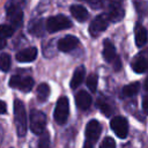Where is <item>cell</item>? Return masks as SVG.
<instances>
[{"mask_svg": "<svg viewBox=\"0 0 148 148\" xmlns=\"http://www.w3.org/2000/svg\"><path fill=\"white\" fill-rule=\"evenodd\" d=\"M14 123L17 135L20 138L24 136L27 133V114L24 104L20 99L14 101Z\"/></svg>", "mask_w": 148, "mask_h": 148, "instance_id": "cell-1", "label": "cell"}, {"mask_svg": "<svg viewBox=\"0 0 148 148\" xmlns=\"http://www.w3.org/2000/svg\"><path fill=\"white\" fill-rule=\"evenodd\" d=\"M6 13H7V18L12 23L13 28H17L22 24V22H23V12H22L20 5L16 1L9 0L6 3Z\"/></svg>", "mask_w": 148, "mask_h": 148, "instance_id": "cell-2", "label": "cell"}, {"mask_svg": "<svg viewBox=\"0 0 148 148\" xmlns=\"http://www.w3.org/2000/svg\"><path fill=\"white\" fill-rule=\"evenodd\" d=\"M72 27V22L68 17H66L65 15H56V16H51L47 18L46 23H45V29L53 34L57 32L59 30H65Z\"/></svg>", "mask_w": 148, "mask_h": 148, "instance_id": "cell-3", "label": "cell"}, {"mask_svg": "<svg viewBox=\"0 0 148 148\" xmlns=\"http://www.w3.org/2000/svg\"><path fill=\"white\" fill-rule=\"evenodd\" d=\"M69 114V104H68V99L66 96H61L56 104V109H54V119L58 124L62 125L67 121Z\"/></svg>", "mask_w": 148, "mask_h": 148, "instance_id": "cell-4", "label": "cell"}, {"mask_svg": "<svg viewBox=\"0 0 148 148\" xmlns=\"http://www.w3.org/2000/svg\"><path fill=\"white\" fill-rule=\"evenodd\" d=\"M45 126L46 116L38 110H32L30 112V130L35 134H40L45 131Z\"/></svg>", "mask_w": 148, "mask_h": 148, "instance_id": "cell-5", "label": "cell"}, {"mask_svg": "<svg viewBox=\"0 0 148 148\" xmlns=\"http://www.w3.org/2000/svg\"><path fill=\"white\" fill-rule=\"evenodd\" d=\"M9 86L13 88H17L23 92H28L34 87V79L30 76H20L13 75L9 80Z\"/></svg>", "mask_w": 148, "mask_h": 148, "instance_id": "cell-6", "label": "cell"}, {"mask_svg": "<svg viewBox=\"0 0 148 148\" xmlns=\"http://www.w3.org/2000/svg\"><path fill=\"white\" fill-rule=\"evenodd\" d=\"M109 22H110V20H109V17H108L106 14H101V15L96 16L91 21V23L89 25V32H90V35L92 37H96L97 35H99L102 31H104L109 27Z\"/></svg>", "mask_w": 148, "mask_h": 148, "instance_id": "cell-7", "label": "cell"}, {"mask_svg": "<svg viewBox=\"0 0 148 148\" xmlns=\"http://www.w3.org/2000/svg\"><path fill=\"white\" fill-rule=\"evenodd\" d=\"M111 130L116 133V135L120 139H125L128 134V123L124 117L117 116L114 118H112L111 123H110Z\"/></svg>", "mask_w": 148, "mask_h": 148, "instance_id": "cell-8", "label": "cell"}, {"mask_svg": "<svg viewBox=\"0 0 148 148\" xmlns=\"http://www.w3.org/2000/svg\"><path fill=\"white\" fill-rule=\"evenodd\" d=\"M101 132H102V126L101 124L97 121V120H90L88 124H87V127H86V138L88 139L89 142H95L97 141V139L99 138L101 135Z\"/></svg>", "mask_w": 148, "mask_h": 148, "instance_id": "cell-9", "label": "cell"}, {"mask_svg": "<svg viewBox=\"0 0 148 148\" xmlns=\"http://www.w3.org/2000/svg\"><path fill=\"white\" fill-rule=\"evenodd\" d=\"M79 44V39L75 37V36H65L62 37L59 42H58V49L59 51H62V52H69L72 50H74Z\"/></svg>", "mask_w": 148, "mask_h": 148, "instance_id": "cell-10", "label": "cell"}, {"mask_svg": "<svg viewBox=\"0 0 148 148\" xmlns=\"http://www.w3.org/2000/svg\"><path fill=\"white\" fill-rule=\"evenodd\" d=\"M16 60L18 62H31L37 58V49L36 47H27L16 53Z\"/></svg>", "mask_w": 148, "mask_h": 148, "instance_id": "cell-11", "label": "cell"}, {"mask_svg": "<svg viewBox=\"0 0 148 148\" xmlns=\"http://www.w3.org/2000/svg\"><path fill=\"white\" fill-rule=\"evenodd\" d=\"M75 104L77 106V109L84 111L87 110L90 104H91V96L86 91V90H80L76 95H75Z\"/></svg>", "mask_w": 148, "mask_h": 148, "instance_id": "cell-12", "label": "cell"}, {"mask_svg": "<svg viewBox=\"0 0 148 148\" xmlns=\"http://www.w3.org/2000/svg\"><path fill=\"white\" fill-rule=\"evenodd\" d=\"M124 9L121 7V5L119 2H112L111 6H110V9H109V14L108 17L110 21H113V22H118L120 20H123L124 17Z\"/></svg>", "mask_w": 148, "mask_h": 148, "instance_id": "cell-13", "label": "cell"}, {"mask_svg": "<svg viewBox=\"0 0 148 148\" xmlns=\"http://www.w3.org/2000/svg\"><path fill=\"white\" fill-rule=\"evenodd\" d=\"M103 58L108 62H112L116 58V47L109 39H105L103 43Z\"/></svg>", "mask_w": 148, "mask_h": 148, "instance_id": "cell-14", "label": "cell"}, {"mask_svg": "<svg viewBox=\"0 0 148 148\" xmlns=\"http://www.w3.org/2000/svg\"><path fill=\"white\" fill-rule=\"evenodd\" d=\"M84 76H86V69H84V67L83 66H79L74 71V74L72 76V80H71V83H69L71 84V88L72 89H76L82 83Z\"/></svg>", "mask_w": 148, "mask_h": 148, "instance_id": "cell-15", "label": "cell"}, {"mask_svg": "<svg viewBox=\"0 0 148 148\" xmlns=\"http://www.w3.org/2000/svg\"><path fill=\"white\" fill-rule=\"evenodd\" d=\"M28 30L34 36H37V37L43 36V34H44V23H43V20L38 18V20L31 21L29 23V25H28Z\"/></svg>", "mask_w": 148, "mask_h": 148, "instance_id": "cell-16", "label": "cell"}, {"mask_svg": "<svg viewBox=\"0 0 148 148\" xmlns=\"http://www.w3.org/2000/svg\"><path fill=\"white\" fill-rule=\"evenodd\" d=\"M132 66V69L135 72V73H143L148 69V60L142 57V56H139L134 59V61L131 64Z\"/></svg>", "mask_w": 148, "mask_h": 148, "instance_id": "cell-17", "label": "cell"}, {"mask_svg": "<svg viewBox=\"0 0 148 148\" xmlns=\"http://www.w3.org/2000/svg\"><path fill=\"white\" fill-rule=\"evenodd\" d=\"M71 13L72 15L80 22H83L88 18V10L83 7V6H80V5H73L71 7Z\"/></svg>", "mask_w": 148, "mask_h": 148, "instance_id": "cell-18", "label": "cell"}, {"mask_svg": "<svg viewBox=\"0 0 148 148\" xmlns=\"http://www.w3.org/2000/svg\"><path fill=\"white\" fill-rule=\"evenodd\" d=\"M147 39H148V34H147L146 28L138 25L135 29V44H136V46H139V47L143 46L146 44Z\"/></svg>", "mask_w": 148, "mask_h": 148, "instance_id": "cell-19", "label": "cell"}, {"mask_svg": "<svg viewBox=\"0 0 148 148\" xmlns=\"http://www.w3.org/2000/svg\"><path fill=\"white\" fill-rule=\"evenodd\" d=\"M36 95L39 102H44L47 99L49 95H50V87L46 83H40L37 89H36Z\"/></svg>", "mask_w": 148, "mask_h": 148, "instance_id": "cell-20", "label": "cell"}, {"mask_svg": "<svg viewBox=\"0 0 148 148\" xmlns=\"http://www.w3.org/2000/svg\"><path fill=\"white\" fill-rule=\"evenodd\" d=\"M140 89V83L139 82H132L130 84H126L124 88H123V95L127 96V97H131V96H134L138 94Z\"/></svg>", "mask_w": 148, "mask_h": 148, "instance_id": "cell-21", "label": "cell"}, {"mask_svg": "<svg viewBox=\"0 0 148 148\" xmlns=\"http://www.w3.org/2000/svg\"><path fill=\"white\" fill-rule=\"evenodd\" d=\"M97 106H98V109L101 110V112L104 113L105 116H111V114L113 113L112 106H111L106 101H104V99H98V101H97Z\"/></svg>", "mask_w": 148, "mask_h": 148, "instance_id": "cell-22", "label": "cell"}, {"mask_svg": "<svg viewBox=\"0 0 148 148\" xmlns=\"http://www.w3.org/2000/svg\"><path fill=\"white\" fill-rule=\"evenodd\" d=\"M10 64H12L10 56L7 53H2L0 56V69L2 72H8L10 68Z\"/></svg>", "mask_w": 148, "mask_h": 148, "instance_id": "cell-23", "label": "cell"}, {"mask_svg": "<svg viewBox=\"0 0 148 148\" xmlns=\"http://www.w3.org/2000/svg\"><path fill=\"white\" fill-rule=\"evenodd\" d=\"M14 32V28L9 24H0V39H6L10 37Z\"/></svg>", "mask_w": 148, "mask_h": 148, "instance_id": "cell-24", "label": "cell"}, {"mask_svg": "<svg viewBox=\"0 0 148 148\" xmlns=\"http://www.w3.org/2000/svg\"><path fill=\"white\" fill-rule=\"evenodd\" d=\"M86 83H87V87L90 89V91L95 92L96 91V88H97V83H98V76L96 74H94V73L92 74H89L88 77H87Z\"/></svg>", "mask_w": 148, "mask_h": 148, "instance_id": "cell-25", "label": "cell"}, {"mask_svg": "<svg viewBox=\"0 0 148 148\" xmlns=\"http://www.w3.org/2000/svg\"><path fill=\"white\" fill-rule=\"evenodd\" d=\"M39 140H38V148H50V135L47 131L45 130L39 134Z\"/></svg>", "mask_w": 148, "mask_h": 148, "instance_id": "cell-26", "label": "cell"}, {"mask_svg": "<svg viewBox=\"0 0 148 148\" xmlns=\"http://www.w3.org/2000/svg\"><path fill=\"white\" fill-rule=\"evenodd\" d=\"M99 148H116V142L112 138L106 136L105 139H103V141L99 145Z\"/></svg>", "mask_w": 148, "mask_h": 148, "instance_id": "cell-27", "label": "cell"}, {"mask_svg": "<svg viewBox=\"0 0 148 148\" xmlns=\"http://www.w3.org/2000/svg\"><path fill=\"white\" fill-rule=\"evenodd\" d=\"M142 111L146 114H148V95H146L142 98Z\"/></svg>", "mask_w": 148, "mask_h": 148, "instance_id": "cell-28", "label": "cell"}, {"mask_svg": "<svg viewBox=\"0 0 148 148\" xmlns=\"http://www.w3.org/2000/svg\"><path fill=\"white\" fill-rule=\"evenodd\" d=\"M113 67H114V71H119L120 69V60L118 57H116L113 59Z\"/></svg>", "mask_w": 148, "mask_h": 148, "instance_id": "cell-29", "label": "cell"}, {"mask_svg": "<svg viewBox=\"0 0 148 148\" xmlns=\"http://www.w3.org/2000/svg\"><path fill=\"white\" fill-rule=\"evenodd\" d=\"M6 112H7V105H6L5 102L0 101V114H3Z\"/></svg>", "mask_w": 148, "mask_h": 148, "instance_id": "cell-30", "label": "cell"}, {"mask_svg": "<svg viewBox=\"0 0 148 148\" xmlns=\"http://www.w3.org/2000/svg\"><path fill=\"white\" fill-rule=\"evenodd\" d=\"M6 46V40L5 39H0V50L3 49Z\"/></svg>", "mask_w": 148, "mask_h": 148, "instance_id": "cell-31", "label": "cell"}, {"mask_svg": "<svg viewBox=\"0 0 148 148\" xmlns=\"http://www.w3.org/2000/svg\"><path fill=\"white\" fill-rule=\"evenodd\" d=\"M83 148H94V147H92V145H91V142H89V141H88V142H86V143H84V146H83Z\"/></svg>", "mask_w": 148, "mask_h": 148, "instance_id": "cell-32", "label": "cell"}, {"mask_svg": "<svg viewBox=\"0 0 148 148\" xmlns=\"http://www.w3.org/2000/svg\"><path fill=\"white\" fill-rule=\"evenodd\" d=\"M145 88H146V90H148V76H147L146 82H145Z\"/></svg>", "mask_w": 148, "mask_h": 148, "instance_id": "cell-33", "label": "cell"}]
</instances>
